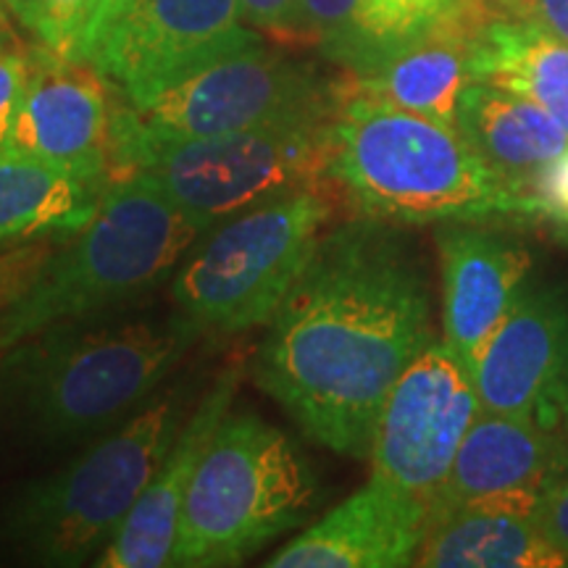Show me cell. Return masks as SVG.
<instances>
[{
  "instance_id": "6da1fadb",
  "label": "cell",
  "mask_w": 568,
  "mask_h": 568,
  "mask_svg": "<svg viewBox=\"0 0 568 568\" xmlns=\"http://www.w3.org/2000/svg\"><path fill=\"white\" fill-rule=\"evenodd\" d=\"M435 339L418 255L376 219L345 222L268 322L255 385L316 445L368 458L385 397Z\"/></svg>"
},
{
  "instance_id": "7a4b0ae2",
  "label": "cell",
  "mask_w": 568,
  "mask_h": 568,
  "mask_svg": "<svg viewBox=\"0 0 568 568\" xmlns=\"http://www.w3.org/2000/svg\"><path fill=\"white\" fill-rule=\"evenodd\" d=\"M201 337L176 311L48 326L0 353V437L30 453L90 445L138 414Z\"/></svg>"
},
{
  "instance_id": "3957f363",
  "label": "cell",
  "mask_w": 568,
  "mask_h": 568,
  "mask_svg": "<svg viewBox=\"0 0 568 568\" xmlns=\"http://www.w3.org/2000/svg\"><path fill=\"white\" fill-rule=\"evenodd\" d=\"M329 180L385 224L518 219V193L458 126L347 92L332 119Z\"/></svg>"
},
{
  "instance_id": "277c9868",
  "label": "cell",
  "mask_w": 568,
  "mask_h": 568,
  "mask_svg": "<svg viewBox=\"0 0 568 568\" xmlns=\"http://www.w3.org/2000/svg\"><path fill=\"white\" fill-rule=\"evenodd\" d=\"M205 234L190 213L140 176L113 180L98 211L69 234L21 293L0 308V353L63 322L140 301L172 280Z\"/></svg>"
},
{
  "instance_id": "5b68a950",
  "label": "cell",
  "mask_w": 568,
  "mask_h": 568,
  "mask_svg": "<svg viewBox=\"0 0 568 568\" xmlns=\"http://www.w3.org/2000/svg\"><path fill=\"white\" fill-rule=\"evenodd\" d=\"M322 485L297 443L251 410H230L213 432L184 497L172 566H240L303 527Z\"/></svg>"
},
{
  "instance_id": "8992f818",
  "label": "cell",
  "mask_w": 568,
  "mask_h": 568,
  "mask_svg": "<svg viewBox=\"0 0 568 568\" xmlns=\"http://www.w3.org/2000/svg\"><path fill=\"white\" fill-rule=\"evenodd\" d=\"M176 395H153L138 414L92 439L3 510V539L38 566H84L109 548L176 439Z\"/></svg>"
},
{
  "instance_id": "52a82bcc",
  "label": "cell",
  "mask_w": 568,
  "mask_h": 568,
  "mask_svg": "<svg viewBox=\"0 0 568 568\" xmlns=\"http://www.w3.org/2000/svg\"><path fill=\"white\" fill-rule=\"evenodd\" d=\"M335 180L264 201L213 226L182 258L169 293L201 335L272 322L337 219Z\"/></svg>"
},
{
  "instance_id": "ba28073f",
  "label": "cell",
  "mask_w": 568,
  "mask_h": 568,
  "mask_svg": "<svg viewBox=\"0 0 568 568\" xmlns=\"http://www.w3.org/2000/svg\"><path fill=\"white\" fill-rule=\"evenodd\" d=\"M332 122L305 126L161 138L122 101L113 130L111 176H140L195 219L205 232L253 205L329 180Z\"/></svg>"
},
{
  "instance_id": "9c48e42d",
  "label": "cell",
  "mask_w": 568,
  "mask_h": 568,
  "mask_svg": "<svg viewBox=\"0 0 568 568\" xmlns=\"http://www.w3.org/2000/svg\"><path fill=\"white\" fill-rule=\"evenodd\" d=\"M343 101V84L308 63L261 45L230 53L193 71L134 109L138 122L161 138L326 124Z\"/></svg>"
},
{
  "instance_id": "30bf717a",
  "label": "cell",
  "mask_w": 568,
  "mask_h": 568,
  "mask_svg": "<svg viewBox=\"0 0 568 568\" xmlns=\"http://www.w3.org/2000/svg\"><path fill=\"white\" fill-rule=\"evenodd\" d=\"M479 414L471 368L445 339H432L385 397L368 450L372 477L429 503Z\"/></svg>"
},
{
  "instance_id": "8fae6325",
  "label": "cell",
  "mask_w": 568,
  "mask_h": 568,
  "mask_svg": "<svg viewBox=\"0 0 568 568\" xmlns=\"http://www.w3.org/2000/svg\"><path fill=\"white\" fill-rule=\"evenodd\" d=\"M261 42L237 0H132L90 61L138 109L193 71Z\"/></svg>"
},
{
  "instance_id": "7c38bea8",
  "label": "cell",
  "mask_w": 568,
  "mask_h": 568,
  "mask_svg": "<svg viewBox=\"0 0 568 568\" xmlns=\"http://www.w3.org/2000/svg\"><path fill=\"white\" fill-rule=\"evenodd\" d=\"M122 101V90L95 63L59 59L38 42L9 145L109 184Z\"/></svg>"
},
{
  "instance_id": "4fadbf2b",
  "label": "cell",
  "mask_w": 568,
  "mask_h": 568,
  "mask_svg": "<svg viewBox=\"0 0 568 568\" xmlns=\"http://www.w3.org/2000/svg\"><path fill=\"white\" fill-rule=\"evenodd\" d=\"M471 374L481 410L556 426L568 403V284L529 282Z\"/></svg>"
},
{
  "instance_id": "5bb4252c",
  "label": "cell",
  "mask_w": 568,
  "mask_h": 568,
  "mask_svg": "<svg viewBox=\"0 0 568 568\" xmlns=\"http://www.w3.org/2000/svg\"><path fill=\"white\" fill-rule=\"evenodd\" d=\"M489 0H458L432 30L395 48L372 67L345 71L343 92L456 126L464 90L474 82V51L489 19L500 17Z\"/></svg>"
},
{
  "instance_id": "9a60e30c",
  "label": "cell",
  "mask_w": 568,
  "mask_h": 568,
  "mask_svg": "<svg viewBox=\"0 0 568 568\" xmlns=\"http://www.w3.org/2000/svg\"><path fill=\"white\" fill-rule=\"evenodd\" d=\"M443 274V339L474 372L481 347L531 282L535 258L516 237L445 222L437 230Z\"/></svg>"
},
{
  "instance_id": "2e32d148",
  "label": "cell",
  "mask_w": 568,
  "mask_h": 568,
  "mask_svg": "<svg viewBox=\"0 0 568 568\" xmlns=\"http://www.w3.org/2000/svg\"><path fill=\"white\" fill-rule=\"evenodd\" d=\"M429 503L374 479L276 550L268 568H403L416 566Z\"/></svg>"
},
{
  "instance_id": "e0dca14e",
  "label": "cell",
  "mask_w": 568,
  "mask_h": 568,
  "mask_svg": "<svg viewBox=\"0 0 568 568\" xmlns=\"http://www.w3.org/2000/svg\"><path fill=\"white\" fill-rule=\"evenodd\" d=\"M568 474V437L552 424L481 410L450 474L429 500V516L500 495L542 500Z\"/></svg>"
},
{
  "instance_id": "ac0fdd59",
  "label": "cell",
  "mask_w": 568,
  "mask_h": 568,
  "mask_svg": "<svg viewBox=\"0 0 568 568\" xmlns=\"http://www.w3.org/2000/svg\"><path fill=\"white\" fill-rule=\"evenodd\" d=\"M240 387V368L226 372L213 382L205 393L201 406L176 432V439L169 447L166 458L155 471L145 493L134 503L132 514L126 516L122 529L111 539V545L95 558L101 568H159L172 566V550L184 497L195 468L205 456L213 432L219 429L222 418L232 410L234 395Z\"/></svg>"
},
{
  "instance_id": "d6986e66",
  "label": "cell",
  "mask_w": 568,
  "mask_h": 568,
  "mask_svg": "<svg viewBox=\"0 0 568 568\" xmlns=\"http://www.w3.org/2000/svg\"><path fill=\"white\" fill-rule=\"evenodd\" d=\"M539 497H481L429 516L416 566L426 568H560L564 552L539 524Z\"/></svg>"
},
{
  "instance_id": "ffe728a7",
  "label": "cell",
  "mask_w": 568,
  "mask_h": 568,
  "mask_svg": "<svg viewBox=\"0 0 568 568\" xmlns=\"http://www.w3.org/2000/svg\"><path fill=\"white\" fill-rule=\"evenodd\" d=\"M456 126L479 159L516 190L518 209L539 169L568 148V132L542 105L489 82H471L464 90Z\"/></svg>"
},
{
  "instance_id": "44dd1931",
  "label": "cell",
  "mask_w": 568,
  "mask_h": 568,
  "mask_svg": "<svg viewBox=\"0 0 568 568\" xmlns=\"http://www.w3.org/2000/svg\"><path fill=\"white\" fill-rule=\"evenodd\" d=\"M109 184L17 148H0V245L74 234L90 222Z\"/></svg>"
},
{
  "instance_id": "7402d4cb",
  "label": "cell",
  "mask_w": 568,
  "mask_h": 568,
  "mask_svg": "<svg viewBox=\"0 0 568 568\" xmlns=\"http://www.w3.org/2000/svg\"><path fill=\"white\" fill-rule=\"evenodd\" d=\"M474 82L521 92L568 132V42L531 19L500 13L487 21L474 51Z\"/></svg>"
},
{
  "instance_id": "603a6c76",
  "label": "cell",
  "mask_w": 568,
  "mask_h": 568,
  "mask_svg": "<svg viewBox=\"0 0 568 568\" xmlns=\"http://www.w3.org/2000/svg\"><path fill=\"white\" fill-rule=\"evenodd\" d=\"M458 0H361L358 3V55L355 71L372 67L382 55L406 45L443 21Z\"/></svg>"
},
{
  "instance_id": "cb8c5ba5",
  "label": "cell",
  "mask_w": 568,
  "mask_h": 568,
  "mask_svg": "<svg viewBox=\"0 0 568 568\" xmlns=\"http://www.w3.org/2000/svg\"><path fill=\"white\" fill-rule=\"evenodd\" d=\"M358 3L361 0H301L314 48L345 71L358 55Z\"/></svg>"
},
{
  "instance_id": "d4e9b609",
  "label": "cell",
  "mask_w": 568,
  "mask_h": 568,
  "mask_svg": "<svg viewBox=\"0 0 568 568\" xmlns=\"http://www.w3.org/2000/svg\"><path fill=\"white\" fill-rule=\"evenodd\" d=\"M92 0H40L38 42L67 61H88Z\"/></svg>"
},
{
  "instance_id": "484cf974",
  "label": "cell",
  "mask_w": 568,
  "mask_h": 568,
  "mask_svg": "<svg viewBox=\"0 0 568 568\" xmlns=\"http://www.w3.org/2000/svg\"><path fill=\"white\" fill-rule=\"evenodd\" d=\"M518 219L539 222L568 237V148L545 163L524 190Z\"/></svg>"
},
{
  "instance_id": "4316f807",
  "label": "cell",
  "mask_w": 568,
  "mask_h": 568,
  "mask_svg": "<svg viewBox=\"0 0 568 568\" xmlns=\"http://www.w3.org/2000/svg\"><path fill=\"white\" fill-rule=\"evenodd\" d=\"M245 24L276 48H314L301 0H237Z\"/></svg>"
},
{
  "instance_id": "83f0119b",
  "label": "cell",
  "mask_w": 568,
  "mask_h": 568,
  "mask_svg": "<svg viewBox=\"0 0 568 568\" xmlns=\"http://www.w3.org/2000/svg\"><path fill=\"white\" fill-rule=\"evenodd\" d=\"M30 80V48L0 53V148L9 145L19 105Z\"/></svg>"
},
{
  "instance_id": "f1b7e54d",
  "label": "cell",
  "mask_w": 568,
  "mask_h": 568,
  "mask_svg": "<svg viewBox=\"0 0 568 568\" xmlns=\"http://www.w3.org/2000/svg\"><path fill=\"white\" fill-rule=\"evenodd\" d=\"M55 247L59 245L30 243L0 255V308H3L6 303H11L13 297L32 282V276L40 272V266L45 264L48 258H51Z\"/></svg>"
},
{
  "instance_id": "f546056e",
  "label": "cell",
  "mask_w": 568,
  "mask_h": 568,
  "mask_svg": "<svg viewBox=\"0 0 568 568\" xmlns=\"http://www.w3.org/2000/svg\"><path fill=\"white\" fill-rule=\"evenodd\" d=\"M537 516L545 535L568 560V474L542 497Z\"/></svg>"
},
{
  "instance_id": "4dcf8cb0",
  "label": "cell",
  "mask_w": 568,
  "mask_h": 568,
  "mask_svg": "<svg viewBox=\"0 0 568 568\" xmlns=\"http://www.w3.org/2000/svg\"><path fill=\"white\" fill-rule=\"evenodd\" d=\"M518 19H531L535 24L568 42V0H521Z\"/></svg>"
},
{
  "instance_id": "1f68e13d",
  "label": "cell",
  "mask_w": 568,
  "mask_h": 568,
  "mask_svg": "<svg viewBox=\"0 0 568 568\" xmlns=\"http://www.w3.org/2000/svg\"><path fill=\"white\" fill-rule=\"evenodd\" d=\"M132 0H92V19H90V53L88 61L95 53V48L101 45V40L105 38V32L116 24V19L122 17L126 6Z\"/></svg>"
},
{
  "instance_id": "d6a6232c",
  "label": "cell",
  "mask_w": 568,
  "mask_h": 568,
  "mask_svg": "<svg viewBox=\"0 0 568 568\" xmlns=\"http://www.w3.org/2000/svg\"><path fill=\"white\" fill-rule=\"evenodd\" d=\"M9 17L17 21L24 32H30L38 40V24H40V0H0Z\"/></svg>"
},
{
  "instance_id": "836d02e7",
  "label": "cell",
  "mask_w": 568,
  "mask_h": 568,
  "mask_svg": "<svg viewBox=\"0 0 568 568\" xmlns=\"http://www.w3.org/2000/svg\"><path fill=\"white\" fill-rule=\"evenodd\" d=\"M3 51H21V40L19 32L13 30V19L9 17V11L0 6V53Z\"/></svg>"
},
{
  "instance_id": "e575fe53",
  "label": "cell",
  "mask_w": 568,
  "mask_h": 568,
  "mask_svg": "<svg viewBox=\"0 0 568 568\" xmlns=\"http://www.w3.org/2000/svg\"><path fill=\"white\" fill-rule=\"evenodd\" d=\"M489 3H495L497 9H500L503 13H508V17H516L518 6H521V0H489Z\"/></svg>"
},
{
  "instance_id": "d590c367",
  "label": "cell",
  "mask_w": 568,
  "mask_h": 568,
  "mask_svg": "<svg viewBox=\"0 0 568 568\" xmlns=\"http://www.w3.org/2000/svg\"><path fill=\"white\" fill-rule=\"evenodd\" d=\"M564 424H566V432H568V403H566V408H564Z\"/></svg>"
}]
</instances>
